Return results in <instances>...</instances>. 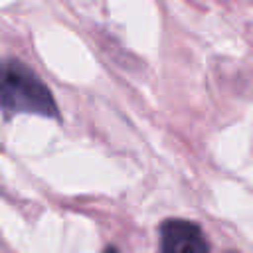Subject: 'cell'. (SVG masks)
<instances>
[{"label": "cell", "instance_id": "1", "mask_svg": "<svg viewBox=\"0 0 253 253\" xmlns=\"http://www.w3.org/2000/svg\"><path fill=\"white\" fill-rule=\"evenodd\" d=\"M0 109L10 115H38L59 119L57 103L43 81L22 61H0Z\"/></svg>", "mask_w": 253, "mask_h": 253}, {"label": "cell", "instance_id": "2", "mask_svg": "<svg viewBox=\"0 0 253 253\" xmlns=\"http://www.w3.org/2000/svg\"><path fill=\"white\" fill-rule=\"evenodd\" d=\"M162 253H210L202 227L188 219H166L160 225Z\"/></svg>", "mask_w": 253, "mask_h": 253}, {"label": "cell", "instance_id": "3", "mask_svg": "<svg viewBox=\"0 0 253 253\" xmlns=\"http://www.w3.org/2000/svg\"><path fill=\"white\" fill-rule=\"evenodd\" d=\"M105 253H119V251H117V249H115V247H109V249H107V251H105Z\"/></svg>", "mask_w": 253, "mask_h": 253}]
</instances>
